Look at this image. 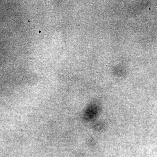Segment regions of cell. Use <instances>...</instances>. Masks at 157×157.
Wrapping results in <instances>:
<instances>
[{
	"label": "cell",
	"mask_w": 157,
	"mask_h": 157,
	"mask_svg": "<svg viewBox=\"0 0 157 157\" xmlns=\"http://www.w3.org/2000/svg\"><path fill=\"white\" fill-rule=\"evenodd\" d=\"M97 106L95 104L90 105L86 110L84 117L85 119L90 120L95 117L97 113Z\"/></svg>",
	"instance_id": "1"
}]
</instances>
